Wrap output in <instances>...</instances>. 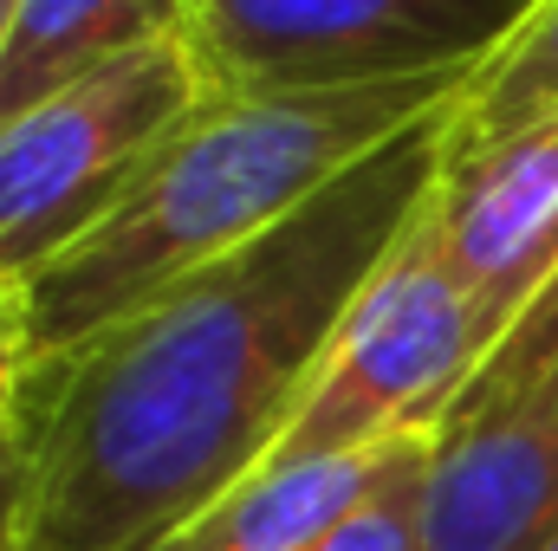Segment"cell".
I'll list each match as a JSON object with an SVG mask.
<instances>
[{"label": "cell", "instance_id": "1", "mask_svg": "<svg viewBox=\"0 0 558 551\" xmlns=\"http://www.w3.org/2000/svg\"><path fill=\"white\" fill-rule=\"evenodd\" d=\"M461 105L410 124L260 241L13 377L20 551H149L274 454L351 305L448 175Z\"/></svg>", "mask_w": 558, "mask_h": 551}, {"label": "cell", "instance_id": "2", "mask_svg": "<svg viewBox=\"0 0 558 551\" xmlns=\"http://www.w3.org/2000/svg\"><path fill=\"white\" fill-rule=\"evenodd\" d=\"M481 72H435L344 91H215L59 260L0 298L13 377L65 357L162 285L260 241L344 169L468 98Z\"/></svg>", "mask_w": 558, "mask_h": 551}, {"label": "cell", "instance_id": "3", "mask_svg": "<svg viewBox=\"0 0 558 551\" xmlns=\"http://www.w3.org/2000/svg\"><path fill=\"white\" fill-rule=\"evenodd\" d=\"M208 98L195 39H162L0 124V298L92 234Z\"/></svg>", "mask_w": 558, "mask_h": 551}, {"label": "cell", "instance_id": "4", "mask_svg": "<svg viewBox=\"0 0 558 551\" xmlns=\"http://www.w3.org/2000/svg\"><path fill=\"white\" fill-rule=\"evenodd\" d=\"M481 357H487V325L422 208L416 228L397 241V254L351 305L318 383L305 390L299 415L286 421V434L260 467L357 454L410 428L441 434V415L461 396V383L481 370Z\"/></svg>", "mask_w": 558, "mask_h": 551}, {"label": "cell", "instance_id": "5", "mask_svg": "<svg viewBox=\"0 0 558 551\" xmlns=\"http://www.w3.org/2000/svg\"><path fill=\"white\" fill-rule=\"evenodd\" d=\"M546 0H195L215 91H344L494 65Z\"/></svg>", "mask_w": 558, "mask_h": 551}, {"label": "cell", "instance_id": "6", "mask_svg": "<svg viewBox=\"0 0 558 551\" xmlns=\"http://www.w3.org/2000/svg\"><path fill=\"white\" fill-rule=\"evenodd\" d=\"M428 228L468 285L494 351L558 267V111L481 149H454L428 195Z\"/></svg>", "mask_w": 558, "mask_h": 551}, {"label": "cell", "instance_id": "7", "mask_svg": "<svg viewBox=\"0 0 558 551\" xmlns=\"http://www.w3.org/2000/svg\"><path fill=\"white\" fill-rule=\"evenodd\" d=\"M422 532L428 551H546L558 539V364L441 428Z\"/></svg>", "mask_w": 558, "mask_h": 551}, {"label": "cell", "instance_id": "8", "mask_svg": "<svg viewBox=\"0 0 558 551\" xmlns=\"http://www.w3.org/2000/svg\"><path fill=\"white\" fill-rule=\"evenodd\" d=\"M428 441H435V428H410V434L357 448V454H331V461H305V467H254L241 487H228L215 506H202L189 526H175L149 551H305L344 513H357Z\"/></svg>", "mask_w": 558, "mask_h": 551}, {"label": "cell", "instance_id": "9", "mask_svg": "<svg viewBox=\"0 0 558 551\" xmlns=\"http://www.w3.org/2000/svg\"><path fill=\"white\" fill-rule=\"evenodd\" d=\"M189 33L195 0H13L0 46V124L143 46Z\"/></svg>", "mask_w": 558, "mask_h": 551}, {"label": "cell", "instance_id": "10", "mask_svg": "<svg viewBox=\"0 0 558 551\" xmlns=\"http://www.w3.org/2000/svg\"><path fill=\"white\" fill-rule=\"evenodd\" d=\"M546 111H558V0L533 13V26L494 65H481V78L454 118V149H481Z\"/></svg>", "mask_w": 558, "mask_h": 551}, {"label": "cell", "instance_id": "11", "mask_svg": "<svg viewBox=\"0 0 558 551\" xmlns=\"http://www.w3.org/2000/svg\"><path fill=\"white\" fill-rule=\"evenodd\" d=\"M553 364H558V267H553V279L526 298V311L507 325V338L481 357V370L461 383V396L448 403L441 428H454V421H468V415L507 403L513 390H526V383H533L539 370H553Z\"/></svg>", "mask_w": 558, "mask_h": 551}, {"label": "cell", "instance_id": "12", "mask_svg": "<svg viewBox=\"0 0 558 551\" xmlns=\"http://www.w3.org/2000/svg\"><path fill=\"white\" fill-rule=\"evenodd\" d=\"M441 441V434H435ZM435 441L416 448L357 513H344L318 546L305 551H428V532H422V506H428V467H435Z\"/></svg>", "mask_w": 558, "mask_h": 551}, {"label": "cell", "instance_id": "13", "mask_svg": "<svg viewBox=\"0 0 558 551\" xmlns=\"http://www.w3.org/2000/svg\"><path fill=\"white\" fill-rule=\"evenodd\" d=\"M20 519H26V448L20 428L0 421V551H20Z\"/></svg>", "mask_w": 558, "mask_h": 551}, {"label": "cell", "instance_id": "14", "mask_svg": "<svg viewBox=\"0 0 558 551\" xmlns=\"http://www.w3.org/2000/svg\"><path fill=\"white\" fill-rule=\"evenodd\" d=\"M0 421H13V351H7V325H0Z\"/></svg>", "mask_w": 558, "mask_h": 551}, {"label": "cell", "instance_id": "15", "mask_svg": "<svg viewBox=\"0 0 558 551\" xmlns=\"http://www.w3.org/2000/svg\"><path fill=\"white\" fill-rule=\"evenodd\" d=\"M7 20H13V0H0V46H7Z\"/></svg>", "mask_w": 558, "mask_h": 551}, {"label": "cell", "instance_id": "16", "mask_svg": "<svg viewBox=\"0 0 558 551\" xmlns=\"http://www.w3.org/2000/svg\"><path fill=\"white\" fill-rule=\"evenodd\" d=\"M546 551H558V539H553V546H546Z\"/></svg>", "mask_w": 558, "mask_h": 551}]
</instances>
